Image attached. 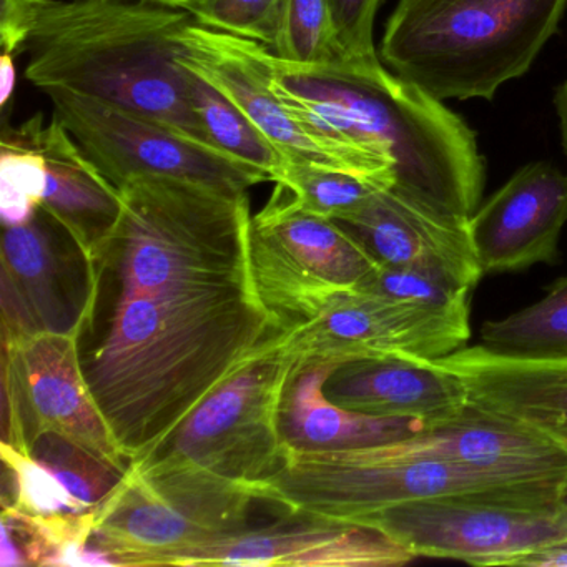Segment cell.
<instances>
[{
    "label": "cell",
    "instance_id": "cell-1",
    "mask_svg": "<svg viewBox=\"0 0 567 567\" xmlns=\"http://www.w3.org/2000/svg\"><path fill=\"white\" fill-rule=\"evenodd\" d=\"M284 330L251 274L174 281L115 295L82 364L132 463Z\"/></svg>",
    "mask_w": 567,
    "mask_h": 567
},
{
    "label": "cell",
    "instance_id": "cell-2",
    "mask_svg": "<svg viewBox=\"0 0 567 567\" xmlns=\"http://www.w3.org/2000/svg\"><path fill=\"white\" fill-rule=\"evenodd\" d=\"M268 61L281 101L341 168L456 220L480 207L486 171L476 135L443 101L383 62L291 64L270 49Z\"/></svg>",
    "mask_w": 567,
    "mask_h": 567
},
{
    "label": "cell",
    "instance_id": "cell-3",
    "mask_svg": "<svg viewBox=\"0 0 567 567\" xmlns=\"http://www.w3.org/2000/svg\"><path fill=\"white\" fill-rule=\"evenodd\" d=\"M194 21L145 0H49L29 39L25 79L141 112L207 144L181 62Z\"/></svg>",
    "mask_w": 567,
    "mask_h": 567
},
{
    "label": "cell",
    "instance_id": "cell-4",
    "mask_svg": "<svg viewBox=\"0 0 567 567\" xmlns=\"http://www.w3.org/2000/svg\"><path fill=\"white\" fill-rule=\"evenodd\" d=\"M567 0H400L380 59L440 101L491 99L529 71Z\"/></svg>",
    "mask_w": 567,
    "mask_h": 567
},
{
    "label": "cell",
    "instance_id": "cell-5",
    "mask_svg": "<svg viewBox=\"0 0 567 567\" xmlns=\"http://www.w3.org/2000/svg\"><path fill=\"white\" fill-rule=\"evenodd\" d=\"M257 487L192 466L131 464L95 507L91 546L114 567L171 566L185 550L251 529Z\"/></svg>",
    "mask_w": 567,
    "mask_h": 567
},
{
    "label": "cell",
    "instance_id": "cell-6",
    "mask_svg": "<svg viewBox=\"0 0 567 567\" xmlns=\"http://www.w3.org/2000/svg\"><path fill=\"white\" fill-rule=\"evenodd\" d=\"M497 491L544 489L517 486L470 467L408 456L388 444H377L351 450L287 451L284 466L260 484L258 497L291 513L360 524L411 501Z\"/></svg>",
    "mask_w": 567,
    "mask_h": 567
},
{
    "label": "cell",
    "instance_id": "cell-7",
    "mask_svg": "<svg viewBox=\"0 0 567 567\" xmlns=\"http://www.w3.org/2000/svg\"><path fill=\"white\" fill-rule=\"evenodd\" d=\"M280 334L132 464L198 467L260 489L284 466L287 453L280 406L297 360Z\"/></svg>",
    "mask_w": 567,
    "mask_h": 567
},
{
    "label": "cell",
    "instance_id": "cell-8",
    "mask_svg": "<svg viewBox=\"0 0 567 567\" xmlns=\"http://www.w3.org/2000/svg\"><path fill=\"white\" fill-rule=\"evenodd\" d=\"M414 557L513 567L567 540V496L497 491L411 501L364 519Z\"/></svg>",
    "mask_w": 567,
    "mask_h": 567
},
{
    "label": "cell",
    "instance_id": "cell-9",
    "mask_svg": "<svg viewBox=\"0 0 567 567\" xmlns=\"http://www.w3.org/2000/svg\"><path fill=\"white\" fill-rule=\"evenodd\" d=\"M254 215L250 268L265 307L288 328L357 290L378 261L330 218L310 214L284 185Z\"/></svg>",
    "mask_w": 567,
    "mask_h": 567
},
{
    "label": "cell",
    "instance_id": "cell-10",
    "mask_svg": "<svg viewBox=\"0 0 567 567\" xmlns=\"http://www.w3.org/2000/svg\"><path fill=\"white\" fill-rule=\"evenodd\" d=\"M2 347V443L29 454L41 434L58 433L128 471L131 461L89 386L81 338L39 333Z\"/></svg>",
    "mask_w": 567,
    "mask_h": 567
},
{
    "label": "cell",
    "instance_id": "cell-11",
    "mask_svg": "<svg viewBox=\"0 0 567 567\" xmlns=\"http://www.w3.org/2000/svg\"><path fill=\"white\" fill-rule=\"evenodd\" d=\"M45 95L55 117L118 190L138 177L182 178L235 194L271 182L158 118L72 92Z\"/></svg>",
    "mask_w": 567,
    "mask_h": 567
},
{
    "label": "cell",
    "instance_id": "cell-12",
    "mask_svg": "<svg viewBox=\"0 0 567 567\" xmlns=\"http://www.w3.org/2000/svg\"><path fill=\"white\" fill-rule=\"evenodd\" d=\"M102 275L71 231L39 208L2 238V341L39 333L82 338L94 321Z\"/></svg>",
    "mask_w": 567,
    "mask_h": 567
},
{
    "label": "cell",
    "instance_id": "cell-13",
    "mask_svg": "<svg viewBox=\"0 0 567 567\" xmlns=\"http://www.w3.org/2000/svg\"><path fill=\"white\" fill-rule=\"evenodd\" d=\"M470 321L454 320L371 291H344L311 320L291 324L281 344L301 364L367 358L436 361L467 347Z\"/></svg>",
    "mask_w": 567,
    "mask_h": 567
},
{
    "label": "cell",
    "instance_id": "cell-14",
    "mask_svg": "<svg viewBox=\"0 0 567 567\" xmlns=\"http://www.w3.org/2000/svg\"><path fill=\"white\" fill-rule=\"evenodd\" d=\"M414 457H431L487 476L567 496V441L470 403L460 414L386 443Z\"/></svg>",
    "mask_w": 567,
    "mask_h": 567
},
{
    "label": "cell",
    "instance_id": "cell-15",
    "mask_svg": "<svg viewBox=\"0 0 567 567\" xmlns=\"http://www.w3.org/2000/svg\"><path fill=\"white\" fill-rule=\"evenodd\" d=\"M178 554L171 566L393 567L416 559L377 527L291 513Z\"/></svg>",
    "mask_w": 567,
    "mask_h": 567
},
{
    "label": "cell",
    "instance_id": "cell-16",
    "mask_svg": "<svg viewBox=\"0 0 567 567\" xmlns=\"http://www.w3.org/2000/svg\"><path fill=\"white\" fill-rule=\"evenodd\" d=\"M567 224V175L547 162L519 168L467 220L484 275L559 260Z\"/></svg>",
    "mask_w": 567,
    "mask_h": 567
},
{
    "label": "cell",
    "instance_id": "cell-17",
    "mask_svg": "<svg viewBox=\"0 0 567 567\" xmlns=\"http://www.w3.org/2000/svg\"><path fill=\"white\" fill-rule=\"evenodd\" d=\"M181 62L237 104L287 162L341 168L275 91L265 45L194 21L182 34Z\"/></svg>",
    "mask_w": 567,
    "mask_h": 567
},
{
    "label": "cell",
    "instance_id": "cell-18",
    "mask_svg": "<svg viewBox=\"0 0 567 567\" xmlns=\"http://www.w3.org/2000/svg\"><path fill=\"white\" fill-rule=\"evenodd\" d=\"M333 221L380 265L437 271L471 288L484 277L467 221L437 214L391 188Z\"/></svg>",
    "mask_w": 567,
    "mask_h": 567
},
{
    "label": "cell",
    "instance_id": "cell-19",
    "mask_svg": "<svg viewBox=\"0 0 567 567\" xmlns=\"http://www.w3.org/2000/svg\"><path fill=\"white\" fill-rule=\"evenodd\" d=\"M324 394L338 406L377 417L431 426L471 403L461 381L437 361L367 358L331 370Z\"/></svg>",
    "mask_w": 567,
    "mask_h": 567
},
{
    "label": "cell",
    "instance_id": "cell-20",
    "mask_svg": "<svg viewBox=\"0 0 567 567\" xmlns=\"http://www.w3.org/2000/svg\"><path fill=\"white\" fill-rule=\"evenodd\" d=\"M436 361L471 403L567 441V358L501 357L476 344Z\"/></svg>",
    "mask_w": 567,
    "mask_h": 567
},
{
    "label": "cell",
    "instance_id": "cell-21",
    "mask_svg": "<svg viewBox=\"0 0 567 567\" xmlns=\"http://www.w3.org/2000/svg\"><path fill=\"white\" fill-rule=\"evenodd\" d=\"M19 128L48 165L41 207L71 231L99 267L121 220V190L104 177L55 115L45 122L44 115L35 114Z\"/></svg>",
    "mask_w": 567,
    "mask_h": 567
},
{
    "label": "cell",
    "instance_id": "cell-22",
    "mask_svg": "<svg viewBox=\"0 0 567 567\" xmlns=\"http://www.w3.org/2000/svg\"><path fill=\"white\" fill-rule=\"evenodd\" d=\"M331 364L295 367L280 406V433L287 451H333L377 446L413 436L420 423L377 417L338 406L324 394Z\"/></svg>",
    "mask_w": 567,
    "mask_h": 567
},
{
    "label": "cell",
    "instance_id": "cell-23",
    "mask_svg": "<svg viewBox=\"0 0 567 567\" xmlns=\"http://www.w3.org/2000/svg\"><path fill=\"white\" fill-rule=\"evenodd\" d=\"M187 84L192 111L197 115L207 145L238 164L265 172L271 182L277 181L287 158L250 117L192 69H188Z\"/></svg>",
    "mask_w": 567,
    "mask_h": 567
},
{
    "label": "cell",
    "instance_id": "cell-24",
    "mask_svg": "<svg viewBox=\"0 0 567 567\" xmlns=\"http://www.w3.org/2000/svg\"><path fill=\"white\" fill-rule=\"evenodd\" d=\"M481 347L501 357L567 358V277L546 288L530 307L481 328Z\"/></svg>",
    "mask_w": 567,
    "mask_h": 567
},
{
    "label": "cell",
    "instance_id": "cell-25",
    "mask_svg": "<svg viewBox=\"0 0 567 567\" xmlns=\"http://www.w3.org/2000/svg\"><path fill=\"white\" fill-rule=\"evenodd\" d=\"M275 184L288 188L295 200L310 214L338 220L358 210L384 185L341 168L287 162Z\"/></svg>",
    "mask_w": 567,
    "mask_h": 567
},
{
    "label": "cell",
    "instance_id": "cell-26",
    "mask_svg": "<svg viewBox=\"0 0 567 567\" xmlns=\"http://www.w3.org/2000/svg\"><path fill=\"white\" fill-rule=\"evenodd\" d=\"M0 135V218L4 227H16L28 224L41 208L48 165L21 128L4 121Z\"/></svg>",
    "mask_w": 567,
    "mask_h": 567
},
{
    "label": "cell",
    "instance_id": "cell-27",
    "mask_svg": "<svg viewBox=\"0 0 567 567\" xmlns=\"http://www.w3.org/2000/svg\"><path fill=\"white\" fill-rule=\"evenodd\" d=\"M357 290L383 295L454 320L470 321L474 288L437 271L378 264Z\"/></svg>",
    "mask_w": 567,
    "mask_h": 567
},
{
    "label": "cell",
    "instance_id": "cell-28",
    "mask_svg": "<svg viewBox=\"0 0 567 567\" xmlns=\"http://www.w3.org/2000/svg\"><path fill=\"white\" fill-rule=\"evenodd\" d=\"M29 454L51 470L85 509L101 506L127 473L58 433L41 434Z\"/></svg>",
    "mask_w": 567,
    "mask_h": 567
},
{
    "label": "cell",
    "instance_id": "cell-29",
    "mask_svg": "<svg viewBox=\"0 0 567 567\" xmlns=\"http://www.w3.org/2000/svg\"><path fill=\"white\" fill-rule=\"evenodd\" d=\"M270 51L291 64L324 65L343 61L328 0H284L277 39Z\"/></svg>",
    "mask_w": 567,
    "mask_h": 567
},
{
    "label": "cell",
    "instance_id": "cell-30",
    "mask_svg": "<svg viewBox=\"0 0 567 567\" xmlns=\"http://www.w3.org/2000/svg\"><path fill=\"white\" fill-rule=\"evenodd\" d=\"M0 454L6 471L2 507L14 506L38 516L91 511L85 509L58 476L31 454L6 443L0 444Z\"/></svg>",
    "mask_w": 567,
    "mask_h": 567
},
{
    "label": "cell",
    "instance_id": "cell-31",
    "mask_svg": "<svg viewBox=\"0 0 567 567\" xmlns=\"http://www.w3.org/2000/svg\"><path fill=\"white\" fill-rule=\"evenodd\" d=\"M284 0H197L188 14L205 28L250 39L270 49L277 39Z\"/></svg>",
    "mask_w": 567,
    "mask_h": 567
},
{
    "label": "cell",
    "instance_id": "cell-32",
    "mask_svg": "<svg viewBox=\"0 0 567 567\" xmlns=\"http://www.w3.org/2000/svg\"><path fill=\"white\" fill-rule=\"evenodd\" d=\"M334 39L343 62L381 64L374 49L373 29L381 0H328Z\"/></svg>",
    "mask_w": 567,
    "mask_h": 567
},
{
    "label": "cell",
    "instance_id": "cell-33",
    "mask_svg": "<svg viewBox=\"0 0 567 567\" xmlns=\"http://www.w3.org/2000/svg\"><path fill=\"white\" fill-rule=\"evenodd\" d=\"M49 0H2L0 2V42L2 54L18 55L28 51L29 39L39 14Z\"/></svg>",
    "mask_w": 567,
    "mask_h": 567
},
{
    "label": "cell",
    "instance_id": "cell-34",
    "mask_svg": "<svg viewBox=\"0 0 567 567\" xmlns=\"http://www.w3.org/2000/svg\"><path fill=\"white\" fill-rule=\"evenodd\" d=\"M516 567H567V540L527 554Z\"/></svg>",
    "mask_w": 567,
    "mask_h": 567
},
{
    "label": "cell",
    "instance_id": "cell-35",
    "mask_svg": "<svg viewBox=\"0 0 567 567\" xmlns=\"http://www.w3.org/2000/svg\"><path fill=\"white\" fill-rule=\"evenodd\" d=\"M16 85H18V72H16L14 55H0V109L8 115L11 104L14 102Z\"/></svg>",
    "mask_w": 567,
    "mask_h": 567
},
{
    "label": "cell",
    "instance_id": "cell-36",
    "mask_svg": "<svg viewBox=\"0 0 567 567\" xmlns=\"http://www.w3.org/2000/svg\"><path fill=\"white\" fill-rule=\"evenodd\" d=\"M554 107L559 118L560 141L567 157V81H564L554 92Z\"/></svg>",
    "mask_w": 567,
    "mask_h": 567
},
{
    "label": "cell",
    "instance_id": "cell-37",
    "mask_svg": "<svg viewBox=\"0 0 567 567\" xmlns=\"http://www.w3.org/2000/svg\"><path fill=\"white\" fill-rule=\"evenodd\" d=\"M145 2H152V4L165 6V8L181 9V11H187L194 2L197 0H145Z\"/></svg>",
    "mask_w": 567,
    "mask_h": 567
}]
</instances>
